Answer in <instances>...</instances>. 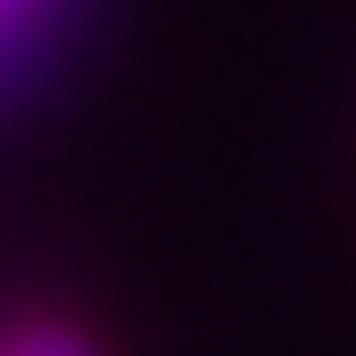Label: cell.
Wrapping results in <instances>:
<instances>
[{
    "mask_svg": "<svg viewBox=\"0 0 356 356\" xmlns=\"http://www.w3.org/2000/svg\"><path fill=\"white\" fill-rule=\"evenodd\" d=\"M0 356H106V341L54 303H8L0 311Z\"/></svg>",
    "mask_w": 356,
    "mask_h": 356,
    "instance_id": "6da1fadb",
    "label": "cell"
}]
</instances>
